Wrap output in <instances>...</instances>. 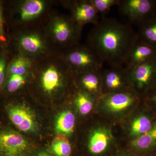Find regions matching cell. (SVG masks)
Here are the masks:
<instances>
[{
	"label": "cell",
	"mask_w": 156,
	"mask_h": 156,
	"mask_svg": "<svg viewBox=\"0 0 156 156\" xmlns=\"http://www.w3.org/2000/svg\"><path fill=\"white\" fill-rule=\"evenodd\" d=\"M131 144L141 153L149 155L156 154V122L149 131L136 137Z\"/></svg>",
	"instance_id": "cell-14"
},
{
	"label": "cell",
	"mask_w": 156,
	"mask_h": 156,
	"mask_svg": "<svg viewBox=\"0 0 156 156\" xmlns=\"http://www.w3.org/2000/svg\"><path fill=\"white\" fill-rule=\"evenodd\" d=\"M110 137L109 133L105 129L100 128L95 130L89 140V151L95 154L103 152L108 146Z\"/></svg>",
	"instance_id": "cell-17"
},
{
	"label": "cell",
	"mask_w": 156,
	"mask_h": 156,
	"mask_svg": "<svg viewBox=\"0 0 156 156\" xmlns=\"http://www.w3.org/2000/svg\"></svg>",
	"instance_id": "cell-30"
},
{
	"label": "cell",
	"mask_w": 156,
	"mask_h": 156,
	"mask_svg": "<svg viewBox=\"0 0 156 156\" xmlns=\"http://www.w3.org/2000/svg\"><path fill=\"white\" fill-rule=\"evenodd\" d=\"M34 62L28 57L19 54L9 65L8 74L10 76L13 75H28L32 69Z\"/></svg>",
	"instance_id": "cell-19"
},
{
	"label": "cell",
	"mask_w": 156,
	"mask_h": 156,
	"mask_svg": "<svg viewBox=\"0 0 156 156\" xmlns=\"http://www.w3.org/2000/svg\"><path fill=\"white\" fill-rule=\"evenodd\" d=\"M156 122V116L147 112L137 115L131 124V134L138 137L145 134L151 129Z\"/></svg>",
	"instance_id": "cell-16"
},
{
	"label": "cell",
	"mask_w": 156,
	"mask_h": 156,
	"mask_svg": "<svg viewBox=\"0 0 156 156\" xmlns=\"http://www.w3.org/2000/svg\"><path fill=\"white\" fill-rule=\"evenodd\" d=\"M82 28L70 16L59 15L51 17L44 29L52 44L65 50L80 44Z\"/></svg>",
	"instance_id": "cell-2"
},
{
	"label": "cell",
	"mask_w": 156,
	"mask_h": 156,
	"mask_svg": "<svg viewBox=\"0 0 156 156\" xmlns=\"http://www.w3.org/2000/svg\"><path fill=\"white\" fill-rule=\"evenodd\" d=\"M20 54L34 61H37L53 53L50 45L52 44L45 29H25L17 39Z\"/></svg>",
	"instance_id": "cell-4"
},
{
	"label": "cell",
	"mask_w": 156,
	"mask_h": 156,
	"mask_svg": "<svg viewBox=\"0 0 156 156\" xmlns=\"http://www.w3.org/2000/svg\"><path fill=\"white\" fill-rule=\"evenodd\" d=\"M75 123V117L71 112L65 111L59 115L56 122V130L59 134L72 133Z\"/></svg>",
	"instance_id": "cell-20"
},
{
	"label": "cell",
	"mask_w": 156,
	"mask_h": 156,
	"mask_svg": "<svg viewBox=\"0 0 156 156\" xmlns=\"http://www.w3.org/2000/svg\"><path fill=\"white\" fill-rule=\"evenodd\" d=\"M38 156H40L39 155Z\"/></svg>",
	"instance_id": "cell-29"
},
{
	"label": "cell",
	"mask_w": 156,
	"mask_h": 156,
	"mask_svg": "<svg viewBox=\"0 0 156 156\" xmlns=\"http://www.w3.org/2000/svg\"><path fill=\"white\" fill-rule=\"evenodd\" d=\"M87 39V44L103 62L110 66H122L138 41L132 27L118 20L105 17L95 24Z\"/></svg>",
	"instance_id": "cell-1"
},
{
	"label": "cell",
	"mask_w": 156,
	"mask_h": 156,
	"mask_svg": "<svg viewBox=\"0 0 156 156\" xmlns=\"http://www.w3.org/2000/svg\"><path fill=\"white\" fill-rule=\"evenodd\" d=\"M156 57V47L139 40L127 57L124 66L129 69Z\"/></svg>",
	"instance_id": "cell-10"
},
{
	"label": "cell",
	"mask_w": 156,
	"mask_h": 156,
	"mask_svg": "<svg viewBox=\"0 0 156 156\" xmlns=\"http://www.w3.org/2000/svg\"><path fill=\"white\" fill-rule=\"evenodd\" d=\"M39 156H49V155L47 154H45V153H42L40 154V155H39Z\"/></svg>",
	"instance_id": "cell-28"
},
{
	"label": "cell",
	"mask_w": 156,
	"mask_h": 156,
	"mask_svg": "<svg viewBox=\"0 0 156 156\" xmlns=\"http://www.w3.org/2000/svg\"><path fill=\"white\" fill-rule=\"evenodd\" d=\"M3 20L2 7L0 5V35L3 33Z\"/></svg>",
	"instance_id": "cell-27"
},
{
	"label": "cell",
	"mask_w": 156,
	"mask_h": 156,
	"mask_svg": "<svg viewBox=\"0 0 156 156\" xmlns=\"http://www.w3.org/2000/svg\"><path fill=\"white\" fill-rule=\"evenodd\" d=\"M73 74L91 70H101L104 62L90 46L80 44L60 53Z\"/></svg>",
	"instance_id": "cell-3"
},
{
	"label": "cell",
	"mask_w": 156,
	"mask_h": 156,
	"mask_svg": "<svg viewBox=\"0 0 156 156\" xmlns=\"http://www.w3.org/2000/svg\"><path fill=\"white\" fill-rule=\"evenodd\" d=\"M121 15L139 27L156 13V0H120Z\"/></svg>",
	"instance_id": "cell-5"
},
{
	"label": "cell",
	"mask_w": 156,
	"mask_h": 156,
	"mask_svg": "<svg viewBox=\"0 0 156 156\" xmlns=\"http://www.w3.org/2000/svg\"><path fill=\"white\" fill-rule=\"evenodd\" d=\"M75 103L81 114H88L92 111L93 100L91 94L84 91H79L75 98Z\"/></svg>",
	"instance_id": "cell-21"
},
{
	"label": "cell",
	"mask_w": 156,
	"mask_h": 156,
	"mask_svg": "<svg viewBox=\"0 0 156 156\" xmlns=\"http://www.w3.org/2000/svg\"><path fill=\"white\" fill-rule=\"evenodd\" d=\"M48 6V2L42 0L23 1L17 11L19 21L24 25L38 19L45 13Z\"/></svg>",
	"instance_id": "cell-11"
},
{
	"label": "cell",
	"mask_w": 156,
	"mask_h": 156,
	"mask_svg": "<svg viewBox=\"0 0 156 156\" xmlns=\"http://www.w3.org/2000/svg\"><path fill=\"white\" fill-rule=\"evenodd\" d=\"M101 70H91L78 74L80 83L85 92L96 94L102 88Z\"/></svg>",
	"instance_id": "cell-15"
},
{
	"label": "cell",
	"mask_w": 156,
	"mask_h": 156,
	"mask_svg": "<svg viewBox=\"0 0 156 156\" xmlns=\"http://www.w3.org/2000/svg\"><path fill=\"white\" fill-rule=\"evenodd\" d=\"M102 87L112 93L121 91L127 81H129L128 71L125 66H110L101 72Z\"/></svg>",
	"instance_id": "cell-9"
},
{
	"label": "cell",
	"mask_w": 156,
	"mask_h": 156,
	"mask_svg": "<svg viewBox=\"0 0 156 156\" xmlns=\"http://www.w3.org/2000/svg\"><path fill=\"white\" fill-rule=\"evenodd\" d=\"M136 99L134 94L121 91L107 95L105 99V105L110 111L119 112L131 106Z\"/></svg>",
	"instance_id": "cell-13"
},
{
	"label": "cell",
	"mask_w": 156,
	"mask_h": 156,
	"mask_svg": "<svg viewBox=\"0 0 156 156\" xmlns=\"http://www.w3.org/2000/svg\"><path fill=\"white\" fill-rule=\"evenodd\" d=\"M67 5L71 11L70 17L81 27L88 23L95 25L100 20L99 14L91 0L70 1Z\"/></svg>",
	"instance_id": "cell-7"
},
{
	"label": "cell",
	"mask_w": 156,
	"mask_h": 156,
	"mask_svg": "<svg viewBox=\"0 0 156 156\" xmlns=\"http://www.w3.org/2000/svg\"><path fill=\"white\" fill-rule=\"evenodd\" d=\"M138 27L139 40L156 47V13Z\"/></svg>",
	"instance_id": "cell-18"
},
{
	"label": "cell",
	"mask_w": 156,
	"mask_h": 156,
	"mask_svg": "<svg viewBox=\"0 0 156 156\" xmlns=\"http://www.w3.org/2000/svg\"><path fill=\"white\" fill-rule=\"evenodd\" d=\"M127 70L129 82L139 93L145 95L156 88V57Z\"/></svg>",
	"instance_id": "cell-6"
},
{
	"label": "cell",
	"mask_w": 156,
	"mask_h": 156,
	"mask_svg": "<svg viewBox=\"0 0 156 156\" xmlns=\"http://www.w3.org/2000/svg\"><path fill=\"white\" fill-rule=\"evenodd\" d=\"M23 136L13 130L0 132V153L4 156H21L28 148Z\"/></svg>",
	"instance_id": "cell-8"
},
{
	"label": "cell",
	"mask_w": 156,
	"mask_h": 156,
	"mask_svg": "<svg viewBox=\"0 0 156 156\" xmlns=\"http://www.w3.org/2000/svg\"><path fill=\"white\" fill-rule=\"evenodd\" d=\"M91 2L99 15L101 17H105L114 6H118L120 0H91Z\"/></svg>",
	"instance_id": "cell-23"
},
{
	"label": "cell",
	"mask_w": 156,
	"mask_h": 156,
	"mask_svg": "<svg viewBox=\"0 0 156 156\" xmlns=\"http://www.w3.org/2000/svg\"><path fill=\"white\" fill-rule=\"evenodd\" d=\"M145 96L148 102L156 110V88L149 92Z\"/></svg>",
	"instance_id": "cell-25"
},
{
	"label": "cell",
	"mask_w": 156,
	"mask_h": 156,
	"mask_svg": "<svg viewBox=\"0 0 156 156\" xmlns=\"http://www.w3.org/2000/svg\"><path fill=\"white\" fill-rule=\"evenodd\" d=\"M13 75L10 76L7 84V89L9 92H16L25 84L26 76Z\"/></svg>",
	"instance_id": "cell-24"
},
{
	"label": "cell",
	"mask_w": 156,
	"mask_h": 156,
	"mask_svg": "<svg viewBox=\"0 0 156 156\" xmlns=\"http://www.w3.org/2000/svg\"><path fill=\"white\" fill-rule=\"evenodd\" d=\"M6 60L3 57L0 58V87L2 85L5 78Z\"/></svg>",
	"instance_id": "cell-26"
},
{
	"label": "cell",
	"mask_w": 156,
	"mask_h": 156,
	"mask_svg": "<svg viewBox=\"0 0 156 156\" xmlns=\"http://www.w3.org/2000/svg\"><path fill=\"white\" fill-rule=\"evenodd\" d=\"M9 118L20 131H33L35 128L34 116L30 110L23 106H14L9 109Z\"/></svg>",
	"instance_id": "cell-12"
},
{
	"label": "cell",
	"mask_w": 156,
	"mask_h": 156,
	"mask_svg": "<svg viewBox=\"0 0 156 156\" xmlns=\"http://www.w3.org/2000/svg\"><path fill=\"white\" fill-rule=\"evenodd\" d=\"M52 150L57 156H69L71 147L64 134H58L52 143Z\"/></svg>",
	"instance_id": "cell-22"
}]
</instances>
